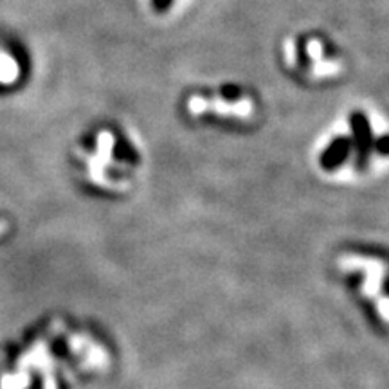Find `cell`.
<instances>
[{
	"label": "cell",
	"instance_id": "5b68a950",
	"mask_svg": "<svg viewBox=\"0 0 389 389\" xmlns=\"http://www.w3.org/2000/svg\"><path fill=\"white\" fill-rule=\"evenodd\" d=\"M373 148L381 153V155H389V134L376 137V139L373 141Z\"/></svg>",
	"mask_w": 389,
	"mask_h": 389
},
{
	"label": "cell",
	"instance_id": "ba28073f",
	"mask_svg": "<svg viewBox=\"0 0 389 389\" xmlns=\"http://www.w3.org/2000/svg\"><path fill=\"white\" fill-rule=\"evenodd\" d=\"M6 229H8V222H4V220H0V235H4Z\"/></svg>",
	"mask_w": 389,
	"mask_h": 389
},
{
	"label": "cell",
	"instance_id": "6da1fadb",
	"mask_svg": "<svg viewBox=\"0 0 389 389\" xmlns=\"http://www.w3.org/2000/svg\"><path fill=\"white\" fill-rule=\"evenodd\" d=\"M350 125L351 132H354L351 145L355 146V152H357V162H359V166L364 168L367 164V159H370V153H372L373 148L372 125H370L364 112H354L350 118Z\"/></svg>",
	"mask_w": 389,
	"mask_h": 389
},
{
	"label": "cell",
	"instance_id": "3957f363",
	"mask_svg": "<svg viewBox=\"0 0 389 389\" xmlns=\"http://www.w3.org/2000/svg\"><path fill=\"white\" fill-rule=\"evenodd\" d=\"M18 63L8 53H0V84H13L18 78Z\"/></svg>",
	"mask_w": 389,
	"mask_h": 389
},
{
	"label": "cell",
	"instance_id": "8992f818",
	"mask_svg": "<svg viewBox=\"0 0 389 389\" xmlns=\"http://www.w3.org/2000/svg\"><path fill=\"white\" fill-rule=\"evenodd\" d=\"M222 96L228 101H237L240 97V88H237L235 85H225L222 88Z\"/></svg>",
	"mask_w": 389,
	"mask_h": 389
},
{
	"label": "cell",
	"instance_id": "7a4b0ae2",
	"mask_svg": "<svg viewBox=\"0 0 389 389\" xmlns=\"http://www.w3.org/2000/svg\"><path fill=\"white\" fill-rule=\"evenodd\" d=\"M351 150V141L346 137H337L335 141H332L328 145V148L321 153V168L323 170H335L348 159Z\"/></svg>",
	"mask_w": 389,
	"mask_h": 389
},
{
	"label": "cell",
	"instance_id": "277c9868",
	"mask_svg": "<svg viewBox=\"0 0 389 389\" xmlns=\"http://www.w3.org/2000/svg\"><path fill=\"white\" fill-rule=\"evenodd\" d=\"M114 152L118 153L119 157H121V161L137 162V153L130 145H119L118 148H114Z\"/></svg>",
	"mask_w": 389,
	"mask_h": 389
},
{
	"label": "cell",
	"instance_id": "52a82bcc",
	"mask_svg": "<svg viewBox=\"0 0 389 389\" xmlns=\"http://www.w3.org/2000/svg\"><path fill=\"white\" fill-rule=\"evenodd\" d=\"M171 4H173V0H152L153 9H155L157 13H164V11H168Z\"/></svg>",
	"mask_w": 389,
	"mask_h": 389
}]
</instances>
